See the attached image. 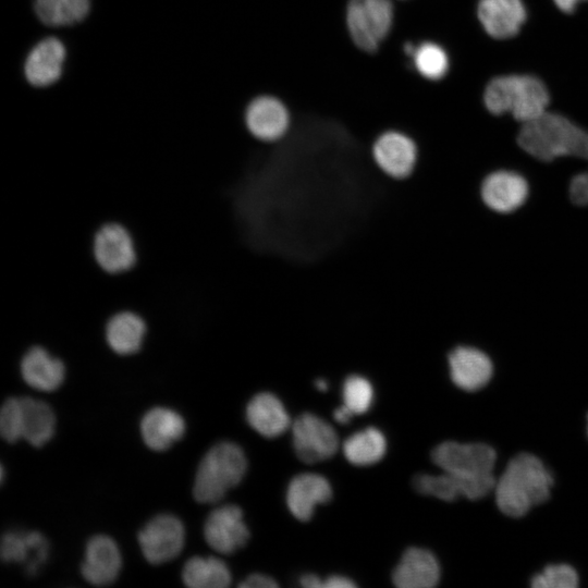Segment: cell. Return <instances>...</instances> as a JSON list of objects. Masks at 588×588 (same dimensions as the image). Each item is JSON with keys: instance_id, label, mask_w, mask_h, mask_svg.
<instances>
[{"instance_id": "6da1fadb", "label": "cell", "mask_w": 588, "mask_h": 588, "mask_svg": "<svg viewBox=\"0 0 588 588\" xmlns=\"http://www.w3.org/2000/svg\"><path fill=\"white\" fill-rule=\"evenodd\" d=\"M517 144L541 161L573 156L588 161V131L560 113L546 112L523 124ZM569 197L576 205H588V171L575 175L569 183Z\"/></svg>"}, {"instance_id": "7a4b0ae2", "label": "cell", "mask_w": 588, "mask_h": 588, "mask_svg": "<svg viewBox=\"0 0 588 588\" xmlns=\"http://www.w3.org/2000/svg\"><path fill=\"white\" fill-rule=\"evenodd\" d=\"M552 485V475L537 456L519 453L495 482L497 505L510 517L524 516L534 505L549 499Z\"/></svg>"}, {"instance_id": "3957f363", "label": "cell", "mask_w": 588, "mask_h": 588, "mask_svg": "<svg viewBox=\"0 0 588 588\" xmlns=\"http://www.w3.org/2000/svg\"><path fill=\"white\" fill-rule=\"evenodd\" d=\"M483 103L492 114L500 115L509 112L525 124L547 112L550 95L544 83L537 76L501 75L487 84Z\"/></svg>"}, {"instance_id": "277c9868", "label": "cell", "mask_w": 588, "mask_h": 588, "mask_svg": "<svg viewBox=\"0 0 588 588\" xmlns=\"http://www.w3.org/2000/svg\"><path fill=\"white\" fill-rule=\"evenodd\" d=\"M247 468L241 446L231 441H221L211 446L201 458L193 487L197 502L217 503L226 492L237 486Z\"/></svg>"}, {"instance_id": "5b68a950", "label": "cell", "mask_w": 588, "mask_h": 588, "mask_svg": "<svg viewBox=\"0 0 588 588\" xmlns=\"http://www.w3.org/2000/svg\"><path fill=\"white\" fill-rule=\"evenodd\" d=\"M91 256L105 273H127L137 266L139 259L136 237L125 223L118 220L105 221L93 234Z\"/></svg>"}, {"instance_id": "8992f818", "label": "cell", "mask_w": 588, "mask_h": 588, "mask_svg": "<svg viewBox=\"0 0 588 588\" xmlns=\"http://www.w3.org/2000/svg\"><path fill=\"white\" fill-rule=\"evenodd\" d=\"M393 21L390 0H351L346 22L351 37L360 49L373 52L389 34Z\"/></svg>"}, {"instance_id": "52a82bcc", "label": "cell", "mask_w": 588, "mask_h": 588, "mask_svg": "<svg viewBox=\"0 0 588 588\" xmlns=\"http://www.w3.org/2000/svg\"><path fill=\"white\" fill-rule=\"evenodd\" d=\"M433 463L443 471L464 477L492 474L497 454L486 443H458L445 441L431 452Z\"/></svg>"}, {"instance_id": "ba28073f", "label": "cell", "mask_w": 588, "mask_h": 588, "mask_svg": "<svg viewBox=\"0 0 588 588\" xmlns=\"http://www.w3.org/2000/svg\"><path fill=\"white\" fill-rule=\"evenodd\" d=\"M370 152L378 169L395 180L412 175L419 160L416 142L409 135L395 130L379 134L371 144Z\"/></svg>"}, {"instance_id": "9c48e42d", "label": "cell", "mask_w": 588, "mask_h": 588, "mask_svg": "<svg viewBox=\"0 0 588 588\" xmlns=\"http://www.w3.org/2000/svg\"><path fill=\"white\" fill-rule=\"evenodd\" d=\"M292 441L298 458L308 464L328 460L339 449L334 428L311 413H304L294 420Z\"/></svg>"}, {"instance_id": "30bf717a", "label": "cell", "mask_w": 588, "mask_h": 588, "mask_svg": "<svg viewBox=\"0 0 588 588\" xmlns=\"http://www.w3.org/2000/svg\"><path fill=\"white\" fill-rule=\"evenodd\" d=\"M144 558L159 565L176 558L183 549L185 530L174 515L160 514L151 518L138 532Z\"/></svg>"}, {"instance_id": "8fae6325", "label": "cell", "mask_w": 588, "mask_h": 588, "mask_svg": "<svg viewBox=\"0 0 588 588\" xmlns=\"http://www.w3.org/2000/svg\"><path fill=\"white\" fill-rule=\"evenodd\" d=\"M493 474L479 477H464L443 471L440 475L417 474L412 480L413 488L421 494L432 495L452 502L460 495L469 500L481 499L495 486Z\"/></svg>"}, {"instance_id": "7c38bea8", "label": "cell", "mask_w": 588, "mask_h": 588, "mask_svg": "<svg viewBox=\"0 0 588 588\" xmlns=\"http://www.w3.org/2000/svg\"><path fill=\"white\" fill-rule=\"evenodd\" d=\"M148 335L147 319L133 308L115 310L103 326V342L111 352L122 357L139 353Z\"/></svg>"}, {"instance_id": "4fadbf2b", "label": "cell", "mask_w": 588, "mask_h": 588, "mask_svg": "<svg viewBox=\"0 0 588 588\" xmlns=\"http://www.w3.org/2000/svg\"><path fill=\"white\" fill-rule=\"evenodd\" d=\"M206 542L215 551L231 554L242 549L249 539L241 507L225 504L210 512L204 525Z\"/></svg>"}, {"instance_id": "5bb4252c", "label": "cell", "mask_w": 588, "mask_h": 588, "mask_svg": "<svg viewBox=\"0 0 588 588\" xmlns=\"http://www.w3.org/2000/svg\"><path fill=\"white\" fill-rule=\"evenodd\" d=\"M245 125L255 139L274 143L283 138L289 131V111L277 98L261 96L254 99L247 107Z\"/></svg>"}, {"instance_id": "9a60e30c", "label": "cell", "mask_w": 588, "mask_h": 588, "mask_svg": "<svg viewBox=\"0 0 588 588\" xmlns=\"http://www.w3.org/2000/svg\"><path fill=\"white\" fill-rule=\"evenodd\" d=\"M122 566V558L115 541L107 535L93 536L85 548L81 574L94 586L112 584Z\"/></svg>"}, {"instance_id": "2e32d148", "label": "cell", "mask_w": 588, "mask_h": 588, "mask_svg": "<svg viewBox=\"0 0 588 588\" xmlns=\"http://www.w3.org/2000/svg\"><path fill=\"white\" fill-rule=\"evenodd\" d=\"M20 372L29 387L44 392H52L64 381L65 365L44 345L33 344L21 357Z\"/></svg>"}, {"instance_id": "e0dca14e", "label": "cell", "mask_w": 588, "mask_h": 588, "mask_svg": "<svg viewBox=\"0 0 588 588\" xmlns=\"http://www.w3.org/2000/svg\"><path fill=\"white\" fill-rule=\"evenodd\" d=\"M477 16L489 36L507 39L520 30L527 10L523 0H479Z\"/></svg>"}, {"instance_id": "ac0fdd59", "label": "cell", "mask_w": 588, "mask_h": 588, "mask_svg": "<svg viewBox=\"0 0 588 588\" xmlns=\"http://www.w3.org/2000/svg\"><path fill=\"white\" fill-rule=\"evenodd\" d=\"M65 57V47L60 39L44 38L26 57L24 74L27 82L35 87L52 85L61 77Z\"/></svg>"}, {"instance_id": "d6986e66", "label": "cell", "mask_w": 588, "mask_h": 588, "mask_svg": "<svg viewBox=\"0 0 588 588\" xmlns=\"http://www.w3.org/2000/svg\"><path fill=\"white\" fill-rule=\"evenodd\" d=\"M450 377L453 383L465 391L483 388L492 377L493 366L481 351L470 346H457L448 355Z\"/></svg>"}, {"instance_id": "ffe728a7", "label": "cell", "mask_w": 588, "mask_h": 588, "mask_svg": "<svg viewBox=\"0 0 588 588\" xmlns=\"http://www.w3.org/2000/svg\"><path fill=\"white\" fill-rule=\"evenodd\" d=\"M332 498L329 481L319 474L305 473L295 476L286 490V504L293 516L302 522L311 518L315 507Z\"/></svg>"}, {"instance_id": "44dd1931", "label": "cell", "mask_w": 588, "mask_h": 588, "mask_svg": "<svg viewBox=\"0 0 588 588\" xmlns=\"http://www.w3.org/2000/svg\"><path fill=\"white\" fill-rule=\"evenodd\" d=\"M1 559L7 563L25 564L27 575L34 576L49 554V543L38 531H9L2 536Z\"/></svg>"}, {"instance_id": "7402d4cb", "label": "cell", "mask_w": 588, "mask_h": 588, "mask_svg": "<svg viewBox=\"0 0 588 588\" xmlns=\"http://www.w3.org/2000/svg\"><path fill=\"white\" fill-rule=\"evenodd\" d=\"M528 195L526 180L511 171L489 174L481 185L483 203L494 211L511 212L523 205Z\"/></svg>"}, {"instance_id": "603a6c76", "label": "cell", "mask_w": 588, "mask_h": 588, "mask_svg": "<svg viewBox=\"0 0 588 588\" xmlns=\"http://www.w3.org/2000/svg\"><path fill=\"white\" fill-rule=\"evenodd\" d=\"M392 579L400 588H430L440 579V566L430 551L413 547L404 552Z\"/></svg>"}, {"instance_id": "cb8c5ba5", "label": "cell", "mask_w": 588, "mask_h": 588, "mask_svg": "<svg viewBox=\"0 0 588 588\" xmlns=\"http://www.w3.org/2000/svg\"><path fill=\"white\" fill-rule=\"evenodd\" d=\"M185 432L184 418L175 411L157 406L142 418L140 434L145 444L154 451H166Z\"/></svg>"}, {"instance_id": "d4e9b609", "label": "cell", "mask_w": 588, "mask_h": 588, "mask_svg": "<svg viewBox=\"0 0 588 588\" xmlns=\"http://www.w3.org/2000/svg\"><path fill=\"white\" fill-rule=\"evenodd\" d=\"M246 419L254 430L266 438H275L291 426L282 402L269 392L258 393L249 401Z\"/></svg>"}, {"instance_id": "484cf974", "label": "cell", "mask_w": 588, "mask_h": 588, "mask_svg": "<svg viewBox=\"0 0 588 588\" xmlns=\"http://www.w3.org/2000/svg\"><path fill=\"white\" fill-rule=\"evenodd\" d=\"M22 439L30 445L40 448L54 433L56 417L51 407L33 397H20Z\"/></svg>"}, {"instance_id": "4316f807", "label": "cell", "mask_w": 588, "mask_h": 588, "mask_svg": "<svg viewBox=\"0 0 588 588\" xmlns=\"http://www.w3.org/2000/svg\"><path fill=\"white\" fill-rule=\"evenodd\" d=\"M183 583L191 588H225L232 576L226 564L215 556H193L182 569Z\"/></svg>"}, {"instance_id": "83f0119b", "label": "cell", "mask_w": 588, "mask_h": 588, "mask_svg": "<svg viewBox=\"0 0 588 588\" xmlns=\"http://www.w3.org/2000/svg\"><path fill=\"white\" fill-rule=\"evenodd\" d=\"M342 449L350 463L357 466H368L383 457L387 442L379 429L368 427L350 436L344 441Z\"/></svg>"}, {"instance_id": "f1b7e54d", "label": "cell", "mask_w": 588, "mask_h": 588, "mask_svg": "<svg viewBox=\"0 0 588 588\" xmlns=\"http://www.w3.org/2000/svg\"><path fill=\"white\" fill-rule=\"evenodd\" d=\"M34 10L38 20L48 26H70L86 19L90 0H35Z\"/></svg>"}, {"instance_id": "f546056e", "label": "cell", "mask_w": 588, "mask_h": 588, "mask_svg": "<svg viewBox=\"0 0 588 588\" xmlns=\"http://www.w3.org/2000/svg\"><path fill=\"white\" fill-rule=\"evenodd\" d=\"M412 57L417 71L428 79H440L449 70L450 63L445 50L434 42H422L415 48Z\"/></svg>"}, {"instance_id": "4dcf8cb0", "label": "cell", "mask_w": 588, "mask_h": 588, "mask_svg": "<svg viewBox=\"0 0 588 588\" xmlns=\"http://www.w3.org/2000/svg\"><path fill=\"white\" fill-rule=\"evenodd\" d=\"M343 404L354 415L366 413L373 400V389L370 381L360 375L348 376L343 383Z\"/></svg>"}, {"instance_id": "1f68e13d", "label": "cell", "mask_w": 588, "mask_h": 588, "mask_svg": "<svg viewBox=\"0 0 588 588\" xmlns=\"http://www.w3.org/2000/svg\"><path fill=\"white\" fill-rule=\"evenodd\" d=\"M577 585L578 575L567 564L549 565L531 578L535 588H575Z\"/></svg>"}, {"instance_id": "d6a6232c", "label": "cell", "mask_w": 588, "mask_h": 588, "mask_svg": "<svg viewBox=\"0 0 588 588\" xmlns=\"http://www.w3.org/2000/svg\"><path fill=\"white\" fill-rule=\"evenodd\" d=\"M0 433L9 443H15L22 439L20 397H9L2 404L0 412Z\"/></svg>"}, {"instance_id": "836d02e7", "label": "cell", "mask_w": 588, "mask_h": 588, "mask_svg": "<svg viewBox=\"0 0 588 588\" xmlns=\"http://www.w3.org/2000/svg\"><path fill=\"white\" fill-rule=\"evenodd\" d=\"M241 588H274L278 587V583L264 574H252L246 577L241 584Z\"/></svg>"}, {"instance_id": "e575fe53", "label": "cell", "mask_w": 588, "mask_h": 588, "mask_svg": "<svg viewBox=\"0 0 588 588\" xmlns=\"http://www.w3.org/2000/svg\"><path fill=\"white\" fill-rule=\"evenodd\" d=\"M356 584L342 575H332L323 580V588H354Z\"/></svg>"}, {"instance_id": "d590c367", "label": "cell", "mask_w": 588, "mask_h": 588, "mask_svg": "<svg viewBox=\"0 0 588 588\" xmlns=\"http://www.w3.org/2000/svg\"><path fill=\"white\" fill-rule=\"evenodd\" d=\"M305 588H323V580L315 574H305L299 578Z\"/></svg>"}, {"instance_id": "8d00e7d4", "label": "cell", "mask_w": 588, "mask_h": 588, "mask_svg": "<svg viewBox=\"0 0 588 588\" xmlns=\"http://www.w3.org/2000/svg\"><path fill=\"white\" fill-rule=\"evenodd\" d=\"M583 1L586 0H553L554 4L564 13H573Z\"/></svg>"}, {"instance_id": "74e56055", "label": "cell", "mask_w": 588, "mask_h": 588, "mask_svg": "<svg viewBox=\"0 0 588 588\" xmlns=\"http://www.w3.org/2000/svg\"><path fill=\"white\" fill-rule=\"evenodd\" d=\"M333 416L338 422L347 424L352 419L354 414L343 404L341 407L334 411Z\"/></svg>"}, {"instance_id": "f35d334b", "label": "cell", "mask_w": 588, "mask_h": 588, "mask_svg": "<svg viewBox=\"0 0 588 588\" xmlns=\"http://www.w3.org/2000/svg\"><path fill=\"white\" fill-rule=\"evenodd\" d=\"M315 385L321 392H324L328 389V382L322 378L317 379L315 381Z\"/></svg>"}, {"instance_id": "ab89813d", "label": "cell", "mask_w": 588, "mask_h": 588, "mask_svg": "<svg viewBox=\"0 0 588 588\" xmlns=\"http://www.w3.org/2000/svg\"><path fill=\"white\" fill-rule=\"evenodd\" d=\"M248 327H254V326H248ZM257 328H265V327H257ZM266 329L275 330V329H272V328H266Z\"/></svg>"}, {"instance_id": "60d3db41", "label": "cell", "mask_w": 588, "mask_h": 588, "mask_svg": "<svg viewBox=\"0 0 588 588\" xmlns=\"http://www.w3.org/2000/svg\"><path fill=\"white\" fill-rule=\"evenodd\" d=\"M587 434H588V415H587Z\"/></svg>"}]
</instances>
